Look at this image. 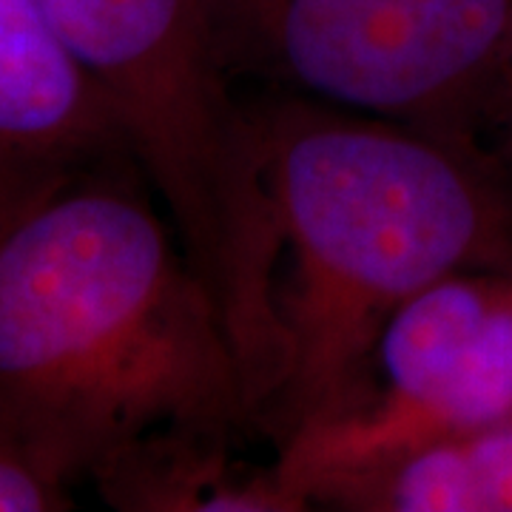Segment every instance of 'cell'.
I'll list each match as a JSON object with an SVG mask.
<instances>
[{
	"label": "cell",
	"instance_id": "1",
	"mask_svg": "<svg viewBox=\"0 0 512 512\" xmlns=\"http://www.w3.org/2000/svg\"><path fill=\"white\" fill-rule=\"evenodd\" d=\"M137 163L0 220V441L69 490L154 433L256 424L234 345Z\"/></svg>",
	"mask_w": 512,
	"mask_h": 512
},
{
	"label": "cell",
	"instance_id": "2",
	"mask_svg": "<svg viewBox=\"0 0 512 512\" xmlns=\"http://www.w3.org/2000/svg\"><path fill=\"white\" fill-rule=\"evenodd\" d=\"M251 111L288 262V370L262 424L288 444L373 404L370 367L404 302L447 276L512 271V171L296 94Z\"/></svg>",
	"mask_w": 512,
	"mask_h": 512
},
{
	"label": "cell",
	"instance_id": "3",
	"mask_svg": "<svg viewBox=\"0 0 512 512\" xmlns=\"http://www.w3.org/2000/svg\"><path fill=\"white\" fill-rule=\"evenodd\" d=\"M109 100L237 353L254 421L288 370L282 237L254 111L231 94L202 0H40Z\"/></svg>",
	"mask_w": 512,
	"mask_h": 512
},
{
	"label": "cell",
	"instance_id": "4",
	"mask_svg": "<svg viewBox=\"0 0 512 512\" xmlns=\"http://www.w3.org/2000/svg\"><path fill=\"white\" fill-rule=\"evenodd\" d=\"M202 3L231 80H268L501 163L495 151L512 103V0Z\"/></svg>",
	"mask_w": 512,
	"mask_h": 512
},
{
	"label": "cell",
	"instance_id": "5",
	"mask_svg": "<svg viewBox=\"0 0 512 512\" xmlns=\"http://www.w3.org/2000/svg\"><path fill=\"white\" fill-rule=\"evenodd\" d=\"M114 163H134L120 123L43 3L0 0V220Z\"/></svg>",
	"mask_w": 512,
	"mask_h": 512
},
{
	"label": "cell",
	"instance_id": "6",
	"mask_svg": "<svg viewBox=\"0 0 512 512\" xmlns=\"http://www.w3.org/2000/svg\"><path fill=\"white\" fill-rule=\"evenodd\" d=\"M220 439L154 433L106 458L92 481L106 504L131 512H291L308 498L279 473L248 478Z\"/></svg>",
	"mask_w": 512,
	"mask_h": 512
},
{
	"label": "cell",
	"instance_id": "7",
	"mask_svg": "<svg viewBox=\"0 0 512 512\" xmlns=\"http://www.w3.org/2000/svg\"><path fill=\"white\" fill-rule=\"evenodd\" d=\"M512 271L456 274L404 302L387 322L376 365L387 376L379 404L413 407L433 396L495 308Z\"/></svg>",
	"mask_w": 512,
	"mask_h": 512
},
{
	"label": "cell",
	"instance_id": "8",
	"mask_svg": "<svg viewBox=\"0 0 512 512\" xmlns=\"http://www.w3.org/2000/svg\"><path fill=\"white\" fill-rule=\"evenodd\" d=\"M69 490L60 487L0 441V512L69 510Z\"/></svg>",
	"mask_w": 512,
	"mask_h": 512
},
{
	"label": "cell",
	"instance_id": "9",
	"mask_svg": "<svg viewBox=\"0 0 512 512\" xmlns=\"http://www.w3.org/2000/svg\"><path fill=\"white\" fill-rule=\"evenodd\" d=\"M498 160L512 171V103L510 114H507V123H504V131H501V140H498Z\"/></svg>",
	"mask_w": 512,
	"mask_h": 512
}]
</instances>
